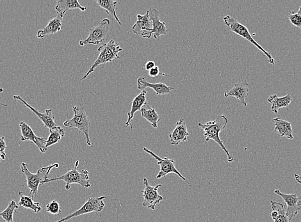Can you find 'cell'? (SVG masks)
I'll list each match as a JSON object with an SVG mask.
<instances>
[{"label": "cell", "instance_id": "obj_1", "mask_svg": "<svg viewBox=\"0 0 301 222\" xmlns=\"http://www.w3.org/2000/svg\"><path fill=\"white\" fill-rule=\"evenodd\" d=\"M228 123V118L225 115H221L217 116L215 120L206 122V124H203L202 123H198L197 126L204 131L206 142L212 140L216 142L221 148L222 151L225 152L227 157H228V162L231 163L234 161V158L231 155L219 136L220 133L225 129Z\"/></svg>", "mask_w": 301, "mask_h": 222}, {"label": "cell", "instance_id": "obj_2", "mask_svg": "<svg viewBox=\"0 0 301 222\" xmlns=\"http://www.w3.org/2000/svg\"><path fill=\"white\" fill-rule=\"evenodd\" d=\"M59 167L58 163L45 167L38 170L37 173H31L28 169V165L25 163H22L21 165V170L22 173L26 176L27 188L30 189V194L29 197L31 199L34 198L35 196H37L38 190L40 185L46 179H48V177L51 170L53 168H58Z\"/></svg>", "mask_w": 301, "mask_h": 222}, {"label": "cell", "instance_id": "obj_3", "mask_svg": "<svg viewBox=\"0 0 301 222\" xmlns=\"http://www.w3.org/2000/svg\"><path fill=\"white\" fill-rule=\"evenodd\" d=\"M78 165H79V161L78 160L76 161L75 167L73 169L69 170L67 173L62 175V176L46 179L41 183V185L52 182V181H64L66 183L65 188L66 190H70L72 184H78L82 187L83 189H86V188L91 187L89 172L87 170H82V171L78 172L77 170Z\"/></svg>", "mask_w": 301, "mask_h": 222}, {"label": "cell", "instance_id": "obj_4", "mask_svg": "<svg viewBox=\"0 0 301 222\" xmlns=\"http://www.w3.org/2000/svg\"><path fill=\"white\" fill-rule=\"evenodd\" d=\"M98 50L100 52L97 59L93 63L89 70L86 73L84 77L81 79V81L86 79L90 74L93 73L96 67L100 65L105 64L108 62H111L116 58H120L119 56V53L123 51L120 44L116 43L114 40H110L108 43H105L99 47Z\"/></svg>", "mask_w": 301, "mask_h": 222}, {"label": "cell", "instance_id": "obj_5", "mask_svg": "<svg viewBox=\"0 0 301 222\" xmlns=\"http://www.w3.org/2000/svg\"><path fill=\"white\" fill-rule=\"evenodd\" d=\"M224 23L230 29V30L232 32L235 33L240 37L244 38L245 39L250 42L255 46L257 47L258 49H260L265 55L268 58L269 62L271 64H275V60L272 57L271 54L267 52V51L263 47L260 46L255 40L253 39L252 35L249 33L248 28L244 24L240 23V22L238 21L237 19H235L234 17L231 16L230 15H226L223 18Z\"/></svg>", "mask_w": 301, "mask_h": 222}, {"label": "cell", "instance_id": "obj_6", "mask_svg": "<svg viewBox=\"0 0 301 222\" xmlns=\"http://www.w3.org/2000/svg\"><path fill=\"white\" fill-rule=\"evenodd\" d=\"M74 116L71 119L67 120L64 122V126L69 128L79 129L84 133L86 137L87 144L92 146V142L89 137L90 120L84 108L74 107L73 108Z\"/></svg>", "mask_w": 301, "mask_h": 222}, {"label": "cell", "instance_id": "obj_7", "mask_svg": "<svg viewBox=\"0 0 301 222\" xmlns=\"http://www.w3.org/2000/svg\"><path fill=\"white\" fill-rule=\"evenodd\" d=\"M110 26L111 21L109 19H103L99 25L90 28L88 37L85 40H80L79 44L81 46H85L89 44H105L109 37Z\"/></svg>", "mask_w": 301, "mask_h": 222}, {"label": "cell", "instance_id": "obj_8", "mask_svg": "<svg viewBox=\"0 0 301 222\" xmlns=\"http://www.w3.org/2000/svg\"><path fill=\"white\" fill-rule=\"evenodd\" d=\"M107 198L106 196L94 197L92 196L87 200L86 203L73 214L67 215L65 218L55 222H64L69 221L74 217H79L81 215L91 214L93 212H102L105 208V203L103 200Z\"/></svg>", "mask_w": 301, "mask_h": 222}, {"label": "cell", "instance_id": "obj_9", "mask_svg": "<svg viewBox=\"0 0 301 222\" xmlns=\"http://www.w3.org/2000/svg\"><path fill=\"white\" fill-rule=\"evenodd\" d=\"M148 10L150 19L152 22V28L148 30L147 32L143 33L141 36L146 39H150L153 35L154 39L157 40L161 35H168L165 22L161 21L158 10L154 8H150Z\"/></svg>", "mask_w": 301, "mask_h": 222}, {"label": "cell", "instance_id": "obj_10", "mask_svg": "<svg viewBox=\"0 0 301 222\" xmlns=\"http://www.w3.org/2000/svg\"><path fill=\"white\" fill-rule=\"evenodd\" d=\"M143 150L145 152H147V153L150 154V156L154 157L157 161H158L157 165L160 167V170H159V172L156 176L157 179H161L168 174L173 173L177 175L183 181H187L185 177L182 176L180 172L175 167V161L174 160L168 158H161L160 157L156 155V154H154L153 152L150 151L147 147H144Z\"/></svg>", "mask_w": 301, "mask_h": 222}, {"label": "cell", "instance_id": "obj_11", "mask_svg": "<svg viewBox=\"0 0 301 222\" xmlns=\"http://www.w3.org/2000/svg\"><path fill=\"white\" fill-rule=\"evenodd\" d=\"M144 183L145 185V189L142 191L144 198L143 205L144 207L154 210L156 205L163 200V197L161 196L158 192V188L162 187V185L158 184L155 187H152L150 185L147 178L144 179Z\"/></svg>", "mask_w": 301, "mask_h": 222}, {"label": "cell", "instance_id": "obj_12", "mask_svg": "<svg viewBox=\"0 0 301 222\" xmlns=\"http://www.w3.org/2000/svg\"><path fill=\"white\" fill-rule=\"evenodd\" d=\"M19 127L21 132L20 138L22 142L31 141L38 147L41 153H45L47 151L46 140L44 138H40L36 135L30 125L27 124L24 121L21 120L19 122Z\"/></svg>", "mask_w": 301, "mask_h": 222}, {"label": "cell", "instance_id": "obj_13", "mask_svg": "<svg viewBox=\"0 0 301 222\" xmlns=\"http://www.w3.org/2000/svg\"><path fill=\"white\" fill-rule=\"evenodd\" d=\"M13 98L15 100L20 101L22 104L25 105L27 108H28L30 111H32L33 113L38 116V118L42 121L45 127H47V128L50 129L56 126L55 117H54V116L53 115L52 111H51V110H46L44 113H42V112L38 111L37 110L35 109L34 108L31 107L30 105H29L28 103L25 102V101L21 97V96H13Z\"/></svg>", "mask_w": 301, "mask_h": 222}, {"label": "cell", "instance_id": "obj_14", "mask_svg": "<svg viewBox=\"0 0 301 222\" xmlns=\"http://www.w3.org/2000/svg\"><path fill=\"white\" fill-rule=\"evenodd\" d=\"M248 95L249 84L246 80L234 84L230 91H227L224 93L225 98L234 97L244 107H247L246 100Z\"/></svg>", "mask_w": 301, "mask_h": 222}, {"label": "cell", "instance_id": "obj_15", "mask_svg": "<svg viewBox=\"0 0 301 222\" xmlns=\"http://www.w3.org/2000/svg\"><path fill=\"white\" fill-rule=\"evenodd\" d=\"M276 194L282 197L285 203L287 205L286 214L290 221L295 217L300 212V201L299 197L296 194H285L281 192L279 190H276Z\"/></svg>", "mask_w": 301, "mask_h": 222}, {"label": "cell", "instance_id": "obj_16", "mask_svg": "<svg viewBox=\"0 0 301 222\" xmlns=\"http://www.w3.org/2000/svg\"><path fill=\"white\" fill-rule=\"evenodd\" d=\"M188 136L189 133L185 121L183 118H181L180 120L176 122V127L172 133L169 134L168 137L172 145H177L179 143L185 142Z\"/></svg>", "mask_w": 301, "mask_h": 222}, {"label": "cell", "instance_id": "obj_17", "mask_svg": "<svg viewBox=\"0 0 301 222\" xmlns=\"http://www.w3.org/2000/svg\"><path fill=\"white\" fill-rule=\"evenodd\" d=\"M147 94V91L144 90L132 101L131 111L128 113V117L129 118H128L127 122L125 123L126 127H129L130 125H131V128L133 129L132 121L133 120L135 113L138 111H141L143 107L147 106L148 105Z\"/></svg>", "mask_w": 301, "mask_h": 222}, {"label": "cell", "instance_id": "obj_18", "mask_svg": "<svg viewBox=\"0 0 301 222\" xmlns=\"http://www.w3.org/2000/svg\"><path fill=\"white\" fill-rule=\"evenodd\" d=\"M138 89L142 90V91L147 88L152 89L156 93V95L171 94V91L174 89L173 87L167 86L163 83H158V84H150L146 80L145 77H139L138 78Z\"/></svg>", "mask_w": 301, "mask_h": 222}, {"label": "cell", "instance_id": "obj_19", "mask_svg": "<svg viewBox=\"0 0 301 222\" xmlns=\"http://www.w3.org/2000/svg\"><path fill=\"white\" fill-rule=\"evenodd\" d=\"M63 14L58 13V15L53 19L49 21L47 26L42 29L38 31L37 36L39 39H43L45 36L48 35L55 34L62 30V20L64 17Z\"/></svg>", "mask_w": 301, "mask_h": 222}, {"label": "cell", "instance_id": "obj_20", "mask_svg": "<svg viewBox=\"0 0 301 222\" xmlns=\"http://www.w3.org/2000/svg\"><path fill=\"white\" fill-rule=\"evenodd\" d=\"M273 122L275 125V131L278 135L293 140V130L291 122L278 117L274 118Z\"/></svg>", "mask_w": 301, "mask_h": 222}, {"label": "cell", "instance_id": "obj_21", "mask_svg": "<svg viewBox=\"0 0 301 222\" xmlns=\"http://www.w3.org/2000/svg\"><path fill=\"white\" fill-rule=\"evenodd\" d=\"M138 21L132 27L135 34L141 35L143 33L147 32L148 30L152 28V22L150 19L149 10H148L145 15H138Z\"/></svg>", "mask_w": 301, "mask_h": 222}, {"label": "cell", "instance_id": "obj_22", "mask_svg": "<svg viewBox=\"0 0 301 222\" xmlns=\"http://www.w3.org/2000/svg\"><path fill=\"white\" fill-rule=\"evenodd\" d=\"M293 102V98L291 94H288L284 97H278L277 95L269 96L268 102L272 105V111L276 114L278 113V111L282 108H286L289 106L291 103Z\"/></svg>", "mask_w": 301, "mask_h": 222}, {"label": "cell", "instance_id": "obj_23", "mask_svg": "<svg viewBox=\"0 0 301 222\" xmlns=\"http://www.w3.org/2000/svg\"><path fill=\"white\" fill-rule=\"evenodd\" d=\"M57 4L55 10L58 13L64 15L67 10L73 9H80L82 12H85L87 8L81 5L77 0H57Z\"/></svg>", "mask_w": 301, "mask_h": 222}, {"label": "cell", "instance_id": "obj_24", "mask_svg": "<svg viewBox=\"0 0 301 222\" xmlns=\"http://www.w3.org/2000/svg\"><path fill=\"white\" fill-rule=\"evenodd\" d=\"M271 207L273 212L271 213V217L274 222H290L287 217L285 206L284 205L277 202L271 201Z\"/></svg>", "mask_w": 301, "mask_h": 222}, {"label": "cell", "instance_id": "obj_25", "mask_svg": "<svg viewBox=\"0 0 301 222\" xmlns=\"http://www.w3.org/2000/svg\"><path fill=\"white\" fill-rule=\"evenodd\" d=\"M141 112L143 117L147 119L153 128L156 129L158 127V123L161 120V117L154 108L150 107L148 104L143 108Z\"/></svg>", "mask_w": 301, "mask_h": 222}, {"label": "cell", "instance_id": "obj_26", "mask_svg": "<svg viewBox=\"0 0 301 222\" xmlns=\"http://www.w3.org/2000/svg\"><path fill=\"white\" fill-rule=\"evenodd\" d=\"M19 196V201L18 203L19 207L24 208L33 211V212L39 213L41 212L42 208L40 206V203H35L30 197L24 196L22 192H18Z\"/></svg>", "mask_w": 301, "mask_h": 222}, {"label": "cell", "instance_id": "obj_27", "mask_svg": "<svg viewBox=\"0 0 301 222\" xmlns=\"http://www.w3.org/2000/svg\"><path fill=\"white\" fill-rule=\"evenodd\" d=\"M66 131L60 126H55L49 129V135L46 140V148L48 149L49 147L60 142L62 138L64 137Z\"/></svg>", "mask_w": 301, "mask_h": 222}, {"label": "cell", "instance_id": "obj_28", "mask_svg": "<svg viewBox=\"0 0 301 222\" xmlns=\"http://www.w3.org/2000/svg\"><path fill=\"white\" fill-rule=\"evenodd\" d=\"M96 3H97L99 6L105 9L108 14L112 15V16L115 18L116 21L120 25H122V23H121L120 19H119L116 13V8L118 3V1H113V0H98Z\"/></svg>", "mask_w": 301, "mask_h": 222}, {"label": "cell", "instance_id": "obj_29", "mask_svg": "<svg viewBox=\"0 0 301 222\" xmlns=\"http://www.w3.org/2000/svg\"><path fill=\"white\" fill-rule=\"evenodd\" d=\"M19 208V206L16 205L14 201H10L8 207L3 212L0 213V217H1L5 222H14L13 213L17 212L16 210Z\"/></svg>", "mask_w": 301, "mask_h": 222}, {"label": "cell", "instance_id": "obj_30", "mask_svg": "<svg viewBox=\"0 0 301 222\" xmlns=\"http://www.w3.org/2000/svg\"><path fill=\"white\" fill-rule=\"evenodd\" d=\"M287 19L293 25L298 27L301 30V4L298 12L296 13L291 12L288 13Z\"/></svg>", "mask_w": 301, "mask_h": 222}, {"label": "cell", "instance_id": "obj_31", "mask_svg": "<svg viewBox=\"0 0 301 222\" xmlns=\"http://www.w3.org/2000/svg\"><path fill=\"white\" fill-rule=\"evenodd\" d=\"M46 212L49 214L60 215L62 214V211L59 203L57 201L54 200L51 201L46 206Z\"/></svg>", "mask_w": 301, "mask_h": 222}, {"label": "cell", "instance_id": "obj_32", "mask_svg": "<svg viewBox=\"0 0 301 222\" xmlns=\"http://www.w3.org/2000/svg\"><path fill=\"white\" fill-rule=\"evenodd\" d=\"M6 144L4 137L0 136V162L5 160L6 158L5 150L6 149Z\"/></svg>", "mask_w": 301, "mask_h": 222}, {"label": "cell", "instance_id": "obj_33", "mask_svg": "<svg viewBox=\"0 0 301 222\" xmlns=\"http://www.w3.org/2000/svg\"><path fill=\"white\" fill-rule=\"evenodd\" d=\"M159 74H161V73L158 66H155L154 68L150 69L149 71V75L150 77H156Z\"/></svg>", "mask_w": 301, "mask_h": 222}, {"label": "cell", "instance_id": "obj_34", "mask_svg": "<svg viewBox=\"0 0 301 222\" xmlns=\"http://www.w3.org/2000/svg\"><path fill=\"white\" fill-rule=\"evenodd\" d=\"M154 67L155 63L153 61H151V60H150V61H148L147 63V64H146L145 68L146 69H147V71H150V69L154 68Z\"/></svg>", "mask_w": 301, "mask_h": 222}, {"label": "cell", "instance_id": "obj_35", "mask_svg": "<svg viewBox=\"0 0 301 222\" xmlns=\"http://www.w3.org/2000/svg\"><path fill=\"white\" fill-rule=\"evenodd\" d=\"M294 177H295L296 180L297 181V182L301 185V176H300V175L298 174H295Z\"/></svg>", "mask_w": 301, "mask_h": 222}, {"label": "cell", "instance_id": "obj_36", "mask_svg": "<svg viewBox=\"0 0 301 222\" xmlns=\"http://www.w3.org/2000/svg\"><path fill=\"white\" fill-rule=\"evenodd\" d=\"M3 89L2 88H0V93H3ZM0 106L7 107L8 105L7 104H3V103H1V102H0Z\"/></svg>", "mask_w": 301, "mask_h": 222}, {"label": "cell", "instance_id": "obj_37", "mask_svg": "<svg viewBox=\"0 0 301 222\" xmlns=\"http://www.w3.org/2000/svg\"><path fill=\"white\" fill-rule=\"evenodd\" d=\"M299 201H300V212H301V195L300 197H299Z\"/></svg>", "mask_w": 301, "mask_h": 222}]
</instances>
